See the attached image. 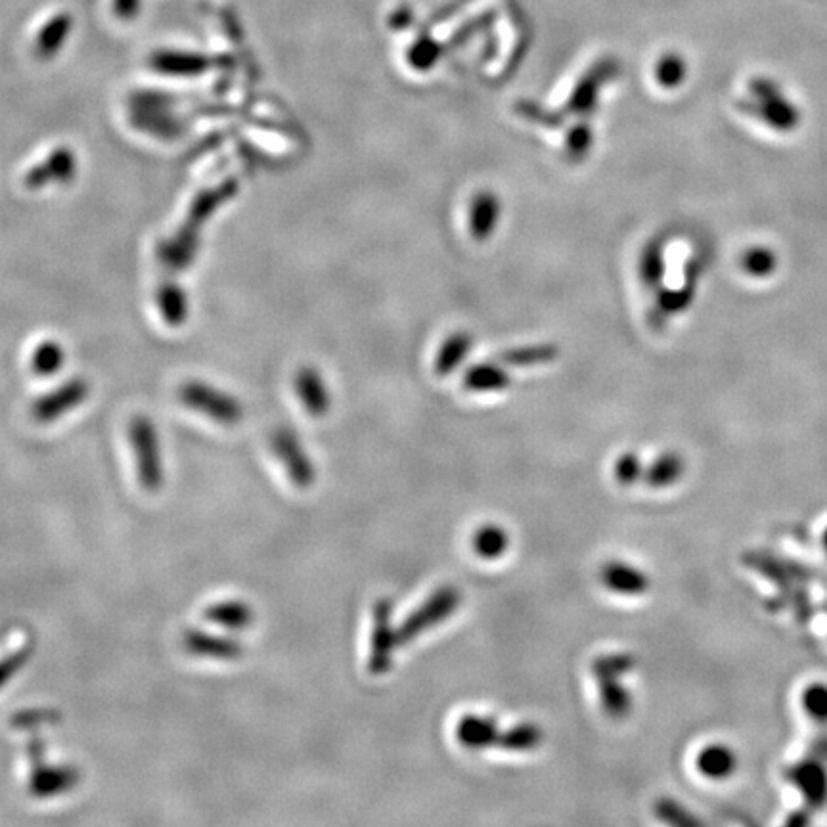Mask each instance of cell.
Segmentation results:
<instances>
[{"label": "cell", "mask_w": 827, "mask_h": 827, "mask_svg": "<svg viewBox=\"0 0 827 827\" xmlns=\"http://www.w3.org/2000/svg\"><path fill=\"white\" fill-rule=\"evenodd\" d=\"M236 192H238L236 180H224L209 190H203L202 194L190 205L188 215L184 223L180 224L179 230L167 242H163V246L159 249V259L163 261L165 267L182 270L192 263L198 251L203 226L211 219V215L224 202H228Z\"/></svg>", "instance_id": "cell-1"}, {"label": "cell", "mask_w": 827, "mask_h": 827, "mask_svg": "<svg viewBox=\"0 0 827 827\" xmlns=\"http://www.w3.org/2000/svg\"><path fill=\"white\" fill-rule=\"evenodd\" d=\"M738 110L778 133L795 131L803 119L799 106L793 104L770 77L751 79L749 96L739 100Z\"/></svg>", "instance_id": "cell-2"}, {"label": "cell", "mask_w": 827, "mask_h": 827, "mask_svg": "<svg viewBox=\"0 0 827 827\" xmlns=\"http://www.w3.org/2000/svg\"><path fill=\"white\" fill-rule=\"evenodd\" d=\"M45 741L39 736L27 741L29 780L27 789L35 799H52L79 785L81 772L73 764H50L45 760Z\"/></svg>", "instance_id": "cell-3"}, {"label": "cell", "mask_w": 827, "mask_h": 827, "mask_svg": "<svg viewBox=\"0 0 827 827\" xmlns=\"http://www.w3.org/2000/svg\"><path fill=\"white\" fill-rule=\"evenodd\" d=\"M462 605V592L452 586L445 584L437 588L424 604L414 609L401 625L397 626V638L399 648L408 646L410 642L418 640L427 630L445 623L454 615V611Z\"/></svg>", "instance_id": "cell-4"}, {"label": "cell", "mask_w": 827, "mask_h": 827, "mask_svg": "<svg viewBox=\"0 0 827 827\" xmlns=\"http://www.w3.org/2000/svg\"><path fill=\"white\" fill-rule=\"evenodd\" d=\"M180 403L221 425H236L244 420L240 401L205 381H184L177 391Z\"/></svg>", "instance_id": "cell-5"}, {"label": "cell", "mask_w": 827, "mask_h": 827, "mask_svg": "<svg viewBox=\"0 0 827 827\" xmlns=\"http://www.w3.org/2000/svg\"><path fill=\"white\" fill-rule=\"evenodd\" d=\"M129 439L135 452L136 473L142 489L159 491L163 487V462L156 425L146 416H135L129 425Z\"/></svg>", "instance_id": "cell-6"}, {"label": "cell", "mask_w": 827, "mask_h": 827, "mask_svg": "<svg viewBox=\"0 0 827 827\" xmlns=\"http://www.w3.org/2000/svg\"><path fill=\"white\" fill-rule=\"evenodd\" d=\"M399 649L397 626L393 625V602L381 598L374 605V628L370 638L368 671L374 676H383L391 671L395 651Z\"/></svg>", "instance_id": "cell-7"}, {"label": "cell", "mask_w": 827, "mask_h": 827, "mask_svg": "<svg viewBox=\"0 0 827 827\" xmlns=\"http://www.w3.org/2000/svg\"><path fill=\"white\" fill-rule=\"evenodd\" d=\"M270 448L288 471V477L297 489L313 487L316 468L293 429L278 427L270 437Z\"/></svg>", "instance_id": "cell-8"}, {"label": "cell", "mask_w": 827, "mask_h": 827, "mask_svg": "<svg viewBox=\"0 0 827 827\" xmlns=\"http://www.w3.org/2000/svg\"><path fill=\"white\" fill-rule=\"evenodd\" d=\"M89 393V381L83 378H71L66 383H62L60 387L52 389L50 393L41 395L31 406V416L39 424H52L85 403Z\"/></svg>", "instance_id": "cell-9"}, {"label": "cell", "mask_w": 827, "mask_h": 827, "mask_svg": "<svg viewBox=\"0 0 827 827\" xmlns=\"http://www.w3.org/2000/svg\"><path fill=\"white\" fill-rule=\"evenodd\" d=\"M77 167L79 159L75 152L68 146H60L25 173L23 184L29 190H43L46 186L66 184L77 175Z\"/></svg>", "instance_id": "cell-10"}, {"label": "cell", "mask_w": 827, "mask_h": 827, "mask_svg": "<svg viewBox=\"0 0 827 827\" xmlns=\"http://www.w3.org/2000/svg\"><path fill=\"white\" fill-rule=\"evenodd\" d=\"M182 644L184 649L190 655L196 657H209V659H219V661H236L244 655V648L240 646L238 640L226 638V636H217V634H209L203 630H186L182 636Z\"/></svg>", "instance_id": "cell-11"}, {"label": "cell", "mask_w": 827, "mask_h": 827, "mask_svg": "<svg viewBox=\"0 0 827 827\" xmlns=\"http://www.w3.org/2000/svg\"><path fill=\"white\" fill-rule=\"evenodd\" d=\"M295 393L299 403L313 418H324L330 412L332 395L324 378L314 370L313 366H303L295 374Z\"/></svg>", "instance_id": "cell-12"}, {"label": "cell", "mask_w": 827, "mask_h": 827, "mask_svg": "<svg viewBox=\"0 0 827 827\" xmlns=\"http://www.w3.org/2000/svg\"><path fill=\"white\" fill-rule=\"evenodd\" d=\"M500 728L494 716L464 715L456 726V739L470 751L498 747Z\"/></svg>", "instance_id": "cell-13"}, {"label": "cell", "mask_w": 827, "mask_h": 827, "mask_svg": "<svg viewBox=\"0 0 827 827\" xmlns=\"http://www.w3.org/2000/svg\"><path fill=\"white\" fill-rule=\"evenodd\" d=\"M605 588L621 596H642L649 590V577L625 561H607L602 569Z\"/></svg>", "instance_id": "cell-14"}, {"label": "cell", "mask_w": 827, "mask_h": 827, "mask_svg": "<svg viewBox=\"0 0 827 827\" xmlns=\"http://www.w3.org/2000/svg\"><path fill=\"white\" fill-rule=\"evenodd\" d=\"M695 766L709 780H728L738 770V755L726 743H711L699 751Z\"/></svg>", "instance_id": "cell-15"}, {"label": "cell", "mask_w": 827, "mask_h": 827, "mask_svg": "<svg viewBox=\"0 0 827 827\" xmlns=\"http://www.w3.org/2000/svg\"><path fill=\"white\" fill-rule=\"evenodd\" d=\"M600 690V701L605 715L613 720H623L632 713V693L621 684V674L598 672L594 674Z\"/></svg>", "instance_id": "cell-16"}, {"label": "cell", "mask_w": 827, "mask_h": 827, "mask_svg": "<svg viewBox=\"0 0 827 827\" xmlns=\"http://www.w3.org/2000/svg\"><path fill=\"white\" fill-rule=\"evenodd\" d=\"M203 619L226 630H244L255 623V611L242 600H226L205 607Z\"/></svg>", "instance_id": "cell-17"}, {"label": "cell", "mask_w": 827, "mask_h": 827, "mask_svg": "<svg viewBox=\"0 0 827 827\" xmlns=\"http://www.w3.org/2000/svg\"><path fill=\"white\" fill-rule=\"evenodd\" d=\"M500 219V202L491 192H481L473 198L470 207L471 236L479 242L491 238Z\"/></svg>", "instance_id": "cell-18"}, {"label": "cell", "mask_w": 827, "mask_h": 827, "mask_svg": "<svg viewBox=\"0 0 827 827\" xmlns=\"http://www.w3.org/2000/svg\"><path fill=\"white\" fill-rule=\"evenodd\" d=\"M157 309L163 316L165 324L171 328H179L186 324L188 318V295L180 288L177 282H163L156 293Z\"/></svg>", "instance_id": "cell-19"}, {"label": "cell", "mask_w": 827, "mask_h": 827, "mask_svg": "<svg viewBox=\"0 0 827 827\" xmlns=\"http://www.w3.org/2000/svg\"><path fill=\"white\" fill-rule=\"evenodd\" d=\"M684 470L686 464L678 452H663L644 471V481L651 489H667L682 479Z\"/></svg>", "instance_id": "cell-20"}, {"label": "cell", "mask_w": 827, "mask_h": 827, "mask_svg": "<svg viewBox=\"0 0 827 827\" xmlns=\"http://www.w3.org/2000/svg\"><path fill=\"white\" fill-rule=\"evenodd\" d=\"M793 782L805 793L812 806H822L827 799V772L818 762H801L795 768Z\"/></svg>", "instance_id": "cell-21"}, {"label": "cell", "mask_w": 827, "mask_h": 827, "mask_svg": "<svg viewBox=\"0 0 827 827\" xmlns=\"http://www.w3.org/2000/svg\"><path fill=\"white\" fill-rule=\"evenodd\" d=\"M542 739H544V732L538 724L521 722L500 734L498 747L504 751H512V753H527L540 747Z\"/></svg>", "instance_id": "cell-22"}, {"label": "cell", "mask_w": 827, "mask_h": 827, "mask_svg": "<svg viewBox=\"0 0 827 827\" xmlns=\"http://www.w3.org/2000/svg\"><path fill=\"white\" fill-rule=\"evenodd\" d=\"M510 385V376L500 366L479 364L473 366L464 378V387L473 393H496Z\"/></svg>", "instance_id": "cell-23"}, {"label": "cell", "mask_w": 827, "mask_h": 827, "mask_svg": "<svg viewBox=\"0 0 827 827\" xmlns=\"http://www.w3.org/2000/svg\"><path fill=\"white\" fill-rule=\"evenodd\" d=\"M66 364V349L56 339H45L41 341L31 355V370L37 376L50 378L58 374Z\"/></svg>", "instance_id": "cell-24"}, {"label": "cell", "mask_w": 827, "mask_h": 827, "mask_svg": "<svg viewBox=\"0 0 827 827\" xmlns=\"http://www.w3.org/2000/svg\"><path fill=\"white\" fill-rule=\"evenodd\" d=\"M154 68L165 75H179V77H192L200 75L207 69V60L202 56L194 54H182V52H159L154 58Z\"/></svg>", "instance_id": "cell-25"}, {"label": "cell", "mask_w": 827, "mask_h": 827, "mask_svg": "<svg viewBox=\"0 0 827 827\" xmlns=\"http://www.w3.org/2000/svg\"><path fill=\"white\" fill-rule=\"evenodd\" d=\"M471 546L479 558H502L510 546V535L500 525H483L475 531Z\"/></svg>", "instance_id": "cell-26"}, {"label": "cell", "mask_w": 827, "mask_h": 827, "mask_svg": "<svg viewBox=\"0 0 827 827\" xmlns=\"http://www.w3.org/2000/svg\"><path fill=\"white\" fill-rule=\"evenodd\" d=\"M470 345V336H466V334H454V336L448 337L447 341L443 343V347L439 349V355H437V362H435L437 374L439 376L452 374L468 357Z\"/></svg>", "instance_id": "cell-27"}, {"label": "cell", "mask_w": 827, "mask_h": 827, "mask_svg": "<svg viewBox=\"0 0 827 827\" xmlns=\"http://www.w3.org/2000/svg\"><path fill=\"white\" fill-rule=\"evenodd\" d=\"M653 75H655V81H657L663 89H676V87H680V85L686 81L688 64H686V60H684L680 54L669 52V54H663V56L657 60L655 69H653Z\"/></svg>", "instance_id": "cell-28"}, {"label": "cell", "mask_w": 827, "mask_h": 827, "mask_svg": "<svg viewBox=\"0 0 827 827\" xmlns=\"http://www.w3.org/2000/svg\"><path fill=\"white\" fill-rule=\"evenodd\" d=\"M741 269L751 278H768L778 269V255L770 247H751L741 255Z\"/></svg>", "instance_id": "cell-29"}, {"label": "cell", "mask_w": 827, "mask_h": 827, "mask_svg": "<svg viewBox=\"0 0 827 827\" xmlns=\"http://www.w3.org/2000/svg\"><path fill=\"white\" fill-rule=\"evenodd\" d=\"M801 703L806 715L814 722L827 724V684L826 682H814L808 684L805 692L801 695Z\"/></svg>", "instance_id": "cell-30"}, {"label": "cell", "mask_w": 827, "mask_h": 827, "mask_svg": "<svg viewBox=\"0 0 827 827\" xmlns=\"http://www.w3.org/2000/svg\"><path fill=\"white\" fill-rule=\"evenodd\" d=\"M640 274L642 280L655 288L661 284L663 274H665V255H663V247L661 244H649L646 251L642 253V261H640Z\"/></svg>", "instance_id": "cell-31"}, {"label": "cell", "mask_w": 827, "mask_h": 827, "mask_svg": "<svg viewBox=\"0 0 827 827\" xmlns=\"http://www.w3.org/2000/svg\"><path fill=\"white\" fill-rule=\"evenodd\" d=\"M644 471H646V466L642 464L640 456L634 452L621 454L613 468L617 483L623 487H630V485H636L638 481H644Z\"/></svg>", "instance_id": "cell-32"}, {"label": "cell", "mask_w": 827, "mask_h": 827, "mask_svg": "<svg viewBox=\"0 0 827 827\" xmlns=\"http://www.w3.org/2000/svg\"><path fill=\"white\" fill-rule=\"evenodd\" d=\"M693 295H695V278H692L682 290L667 291L661 295L659 299V307L657 311L663 314L665 318L672 316V314L682 313L690 307Z\"/></svg>", "instance_id": "cell-33"}, {"label": "cell", "mask_w": 827, "mask_h": 827, "mask_svg": "<svg viewBox=\"0 0 827 827\" xmlns=\"http://www.w3.org/2000/svg\"><path fill=\"white\" fill-rule=\"evenodd\" d=\"M636 667V657L632 653L626 651H617V653H607V655H600L592 661V674L598 672H615L626 676L628 672L634 671Z\"/></svg>", "instance_id": "cell-34"}, {"label": "cell", "mask_w": 827, "mask_h": 827, "mask_svg": "<svg viewBox=\"0 0 827 827\" xmlns=\"http://www.w3.org/2000/svg\"><path fill=\"white\" fill-rule=\"evenodd\" d=\"M60 713L54 709H27L18 715L12 716L10 724L16 730H37L46 724H58Z\"/></svg>", "instance_id": "cell-35"}, {"label": "cell", "mask_w": 827, "mask_h": 827, "mask_svg": "<svg viewBox=\"0 0 827 827\" xmlns=\"http://www.w3.org/2000/svg\"><path fill=\"white\" fill-rule=\"evenodd\" d=\"M68 33L69 23L66 22L64 18L50 23L45 31L41 33V37H39V43H37L39 54H41L43 58H48V56L56 54V52L60 50V46L64 45Z\"/></svg>", "instance_id": "cell-36"}, {"label": "cell", "mask_w": 827, "mask_h": 827, "mask_svg": "<svg viewBox=\"0 0 827 827\" xmlns=\"http://www.w3.org/2000/svg\"><path fill=\"white\" fill-rule=\"evenodd\" d=\"M31 655H33V642H25L23 646L0 659V688L6 686L18 672L22 671Z\"/></svg>", "instance_id": "cell-37"}, {"label": "cell", "mask_w": 827, "mask_h": 827, "mask_svg": "<svg viewBox=\"0 0 827 827\" xmlns=\"http://www.w3.org/2000/svg\"><path fill=\"white\" fill-rule=\"evenodd\" d=\"M556 353L550 347H531V349H521L515 353H508L504 360L515 364V366H533V364H544L554 360Z\"/></svg>", "instance_id": "cell-38"}, {"label": "cell", "mask_w": 827, "mask_h": 827, "mask_svg": "<svg viewBox=\"0 0 827 827\" xmlns=\"http://www.w3.org/2000/svg\"><path fill=\"white\" fill-rule=\"evenodd\" d=\"M590 144H592V135H590L588 129H577V131L573 133V138L569 140V148H571V152H575V154H584Z\"/></svg>", "instance_id": "cell-39"}, {"label": "cell", "mask_w": 827, "mask_h": 827, "mask_svg": "<svg viewBox=\"0 0 827 827\" xmlns=\"http://www.w3.org/2000/svg\"><path fill=\"white\" fill-rule=\"evenodd\" d=\"M822 544H824V550H826L827 554V529L824 531V537H822Z\"/></svg>", "instance_id": "cell-40"}]
</instances>
